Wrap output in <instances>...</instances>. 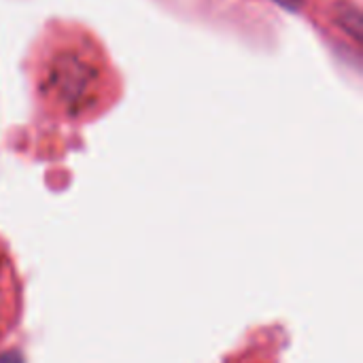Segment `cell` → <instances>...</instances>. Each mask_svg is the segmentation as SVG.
I'll return each mask as SVG.
<instances>
[{
    "label": "cell",
    "instance_id": "cell-1",
    "mask_svg": "<svg viewBox=\"0 0 363 363\" xmlns=\"http://www.w3.org/2000/svg\"><path fill=\"white\" fill-rule=\"evenodd\" d=\"M94 79H96V70L91 68V64L79 57L77 53L68 51V53H60L53 66L49 68L47 87L53 91V96L60 102L74 108L89 94Z\"/></svg>",
    "mask_w": 363,
    "mask_h": 363
},
{
    "label": "cell",
    "instance_id": "cell-2",
    "mask_svg": "<svg viewBox=\"0 0 363 363\" xmlns=\"http://www.w3.org/2000/svg\"><path fill=\"white\" fill-rule=\"evenodd\" d=\"M21 279L9 247L0 238V345L13 334L21 317Z\"/></svg>",
    "mask_w": 363,
    "mask_h": 363
},
{
    "label": "cell",
    "instance_id": "cell-3",
    "mask_svg": "<svg viewBox=\"0 0 363 363\" xmlns=\"http://www.w3.org/2000/svg\"><path fill=\"white\" fill-rule=\"evenodd\" d=\"M334 19H336V23H338L342 30H347L353 38H357V40L362 38L363 23L362 13H359L357 6H353V4H349V2L336 4V6H334Z\"/></svg>",
    "mask_w": 363,
    "mask_h": 363
},
{
    "label": "cell",
    "instance_id": "cell-4",
    "mask_svg": "<svg viewBox=\"0 0 363 363\" xmlns=\"http://www.w3.org/2000/svg\"><path fill=\"white\" fill-rule=\"evenodd\" d=\"M277 2H281L285 9H291V11L300 9V4H302V0H277Z\"/></svg>",
    "mask_w": 363,
    "mask_h": 363
}]
</instances>
